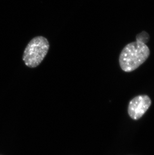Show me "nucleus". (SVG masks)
I'll return each mask as SVG.
<instances>
[{"instance_id":"nucleus-2","label":"nucleus","mask_w":154,"mask_h":155,"mask_svg":"<svg viewBox=\"0 0 154 155\" xmlns=\"http://www.w3.org/2000/svg\"><path fill=\"white\" fill-rule=\"evenodd\" d=\"M49 47V42L45 37L39 36L33 38L23 55L22 59L25 65L30 68L39 66L48 53Z\"/></svg>"},{"instance_id":"nucleus-1","label":"nucleus","mask_w":154,"mask_h":155,"mask_svg":"<svg viewBox=\"0 0 154 155\" xmlns=\"http://www.w3.org/2000/svg\"><path fill=\"white\" fill-rule=\"evenodd\" d=\"M136 39V41L125 46L120 54V66L126 72L137 69L150 56V49L146 44V42L137 37Z\"/></svg>"},{"instance_id":"nucleus-3","label":"nucleus","mask_w":154,"mask_h":155,"mask_svg":"<svg viewBox=\"0 0 154 155\" xmlns=\"http://www.w3.org/2000/svg\"><path fill=\"white\" fill-rule=\"evenodd\" d=\"M150 97L147 95H139L131 100L128 106V114L134 120L142 117L151 105Z\"/></svg>"}]
</instances>
